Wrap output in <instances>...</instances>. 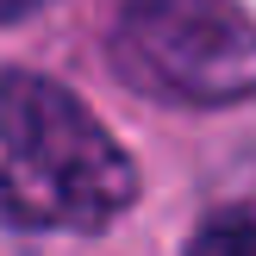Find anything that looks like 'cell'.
I'll return each instance as SVG.
<instances>
[{"mask_svg":"<svg viewBox=\"0 0 256 256\" xmlns=\"http://www.w3.org/2000/svg\"><path fill=\"white\" fill-rule=\"evenodd\" d=\"M138 200L119 138L50 75H0V212L25 232H106Z\"/></svg>","mask_w":256,"mask_h":256,"instance_id":"cell-1","label":"cell"},{"mask_svg":"<svg viewBox=\"0 0 256 256\" xmlns=\"http://www.w3.org/2000/svg\"><path fill=\"white\" fill-rule=\"evenodd\" d=\"M38 6H44V0H0V25H12V19H32Z\"/></svg>","mask_w":256,"mask_h":256,"instance_id":"cell-4","label":"cell"},{"mask_svg":"<svg viewBox=\"0 0 256 256\" xmlns=\"http://www.w3.org/2000/svg\"><path fill=\"white\" fill-rule=\"evenodd\" d=\"M106 50L150 100L232 106L256 94V19L238 0H112Z\"/></svg>","mask_w":256,"mask_h":256,"instance_id":"cell-2","label":"cell"},{"mask_svg":"<svg viewBox=\"0 0 256 256\" xmlns=\"http://www.w3.org/2000/svg\"><path fill=\"white\" fill-rule=\"evenodd\" d=\"M194 250H212V256H256V206H238L225 219L200 225L194 232Z\"/></svg>","mask_w":256,"mask_h":256,"instance_id":"cell-3","label":"cell"}]
</instances>
